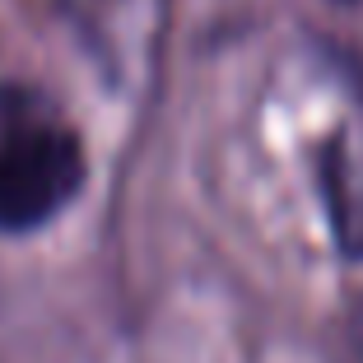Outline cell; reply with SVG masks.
<instances>
[{
  "instance_id": "6da1fadb",
  "label": "cell",
  "mask_w": 363,
  "mask_h": 363,
  "mask_svg": "<svg viewBox=\"0 0 363 363\" xmlns=\"http://www.w3.org/2000/svg\"><path fill=\"white\" fill-rule=\"evenodd\" d=\"M89 186V145L47 89L0 79V238L47 233Z\"/></svg>"
},
{
  "instance_id": "7a4b0ae2",
  "label": "cell",
  "mask_w": 363,
  "mask_h": 363,
  "mask_svg": "<svg viewBox=\"0 0 363 363\" xmlns=\"http://www.w3.org/2000/svg\"><path fill=\"white\" fill-rule=\"evenodd\" d=\"M308 172L335 257L363 266V117L335 121L308 150Z\"/></svg>"
},
{
  "instance_id": "277c9868",
  "label": "cell",
  "mask_w": 363,
  "mask_h": 363,
  "mask_svg": "<svg viewBox=\"0 0 363 363\" xmlns=\"http://www.w3.org/2000/svg\"><path fill=\"white\" fill-rule=\"evenodd\" d=\"M331 5H363V0H331Z\"/></svg>"
},
{
  "instance_id": "3957f363",
  "label": "cell",
  "mask_w": 363,
  "mask_h": 363,
  "mask_svg": "<svg viewBox=\"0 0 363 363\" xmlns=\"http://www.w3.org/2000/svg\"><path fill=\"white\" fill-rule=\"evenodd\" d=\"M340 363H363V298L340 321Z\"/></svg>"
}]
</instances>
